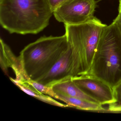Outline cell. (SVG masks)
<instances>
[{
  "label": "cell",
  "instance_id": "4",
  "mask_svg": "<svg viewBox=\"0 0 121 121\" xmlns=\"http://www.w3.org/2000/svg\"><path fill=\"white\" fill-rule=\"evenodd\" d=\"M93 75L112 87L121 78V29L114 22L107 25L102 32Z\"/></svg>",
  "mask_w": 121,
  "mask_h": 121
},
{
  "label": "cell",
  "instance_id": "8",
  "mask_svg": "<svg viewBox=\"0 0 121 121\" xmlns=\"http://www.w3.org/2000/svg\"><path fill=\"white\" fill-rule=\"evenodd\" d=\"M51 87L54 92H58L69 97L101 104L97 99L85 92L75 84L72 80L71 77L65 78L53 84Z\"/></svg>",
  "mask_w": 121,
  "mask_h": 121
},
{
  "label": "cell",
  "instance_id": "13",
  "mask_svg": "<svg viewBox=\"0 0 121 121\" xmlns=\"http://www.w3.org/2000/svg\"><path fill=\"white\" fill-rule=\"evenodd\" d=\"M117 104H121V78L112 87Z\"/></svg>",
  "mask_w": 121,
  "mask_h": 121
},
{
  "label": "cell",
  "instance_id": "3",
  "mask_svg": "<svg viewBox=\"0 0 121 121\" xmlns=\"http://www.w3.org/2000/svg\"><path fill=\"white\" fill-rule=\"evenodd\" d=\"M69 45L65 34L60 36L41 37L26 46L18 57L27 78L38 80L51 69Z\"/></svg>",
  "mask_w": 121,
  "mask_h": 121
},
{
  "label": "cell",
  "instance_id": "9",
  "mask_svg": "<svg viewBox=\"0 0 121 121\" xmlns=\"http://www.w3.org/2000/svg\"><path fill=\"white\" fill-rule=\"evenodd\" d=\"M54 92L56 95V99L65 102L68 107L87 111L107 112V108H105L103 105L99 103L69 97L58 92Z\"/></svg>",
  "mask_w": 121,
  "mask_h": 121
},
{
  "label": "cell",
  "instance_id": "2",
  "mask_svg": "<svg viewBox=\"0 0 121 121\" xmlns=\"http://www.w3.org/2000/svg\"><path fill=\"white\" fill-rule=\"evenodd\" d=\"M64 25L72 50L71 77L93 75L98 45L107 25L95 17L80 24Z\"/></svg>",
  "mask_w": 121,
  "mask_h": 121
},
{
  "label": "cell",
  "instance_id": "16",
  "mask_svg": "<svg viewBox=\"0 0 121 121\" xmlns=\"http://www.w3.org/2000/svg\"><path fill=\"white\" fill-rule=\"evenodd\" d=\"M113 22L117 23L121 29V11H119L118 15Z\"/></svg>",
  "mask_w": 121,
  "mask_h": 121
},
{
  "label": "cell",
  "instance_id": "5",
  "mask_svg": "<svg viewBox=\"0 0 121 121\" xmlns=\"http://www.w3.org/2000/svg\"><path fill=\"white\" fill-rule=\"evenodd\" d=\"M96 0H68L53 13L56 19L64 25H76L95 17Z\"/></svg>",
  "mask_w": 121,
  "mask_h": 121
},
{
  "label": "cell",
  "instance_id": "1",
  "mask_svg": "<svg viewBox=\"0 0 121 121\" xmlns=\"http://www.w3.org/2000/svg\"><path fill=\"white\" fill-rule=\"evenodd\" d=\"M53 15L47 0H0V23L10 34H39Z\"/></svg>",
  "mask_w": 121,
  "mask_h": 121
},
{
  "label": "cell",
  "instance_id": "6",
  "mask_svg": "<svg viewBox=\"0 0 121 121\" xmlns=\"http://www.w3.org/2000/svg\"><path fill=\"white\" fill-rule=\"evenodd\" d=\"M72 80L81 89L96 98L102 105L117 102L112 86L100 78L86 75L72 77Z\"/></svg>",
  "mask_w": 121,
  "mask_h": 121
},
{
  "label": "cell",
  "instance_id": "10",
  "mask_svg": "<svg viewBox=\"0 0 121 121\" xmlns=\"http://www.w3.org/2000/svg\"><path fill=\"white\" fill-rule=\"evenodd\" d=\"M0 66L5 74L8 75V68H12L20 62L19 57L15 56L10 47L1 39Z\"/></svg>",
  "mask_w": 121,
  "mask_h": 121
},
{
  "label": "cell",
  "instance_id": "14",
  "mask_svg": "<svg viewBox=\"0 0 121 121\" xmlns=\"http://www.w3.org/2000/svg\"><path fill=\"white\" fill-rule=\"evenodd\" d=\"M53 12L63 3L68 0H47Z\"/></svg>",
  "mask_w": 121,
  "mask_h": 121
},
{
  "label": "cell",
  "instance_id": "7",
  "mask_svg": "<svg viewBox=\"0 0 121 121\" xmlns=\"http://www.w3.org/2000/svg\"><path fill=\"white\" fill-rule=\"evenodd\" d=\"M72 64V50L70 44L68 49L48 71L36 81L46 86L51 87L65 78L71 77Z\"/></svg>",
  "mask_w": 121,
  "mask_h": 121
},
{
  "label": "cell",
  "instance_id": "15",
  "mask_svg": "<svg viewBox=\"0 0 121 121\" xmlns=\"http://www.w3.org/2000/svg\"><path fill=\"white\" fill-rule=\"evenodd\" d=\"M107 112H121V104H112L108 105Z\"/></svg>",
  "mask_w": 121,
  "mask_h": 121
},
{
  "label": "cell",
  "instance_id": "11",
  "mask_svg": "<svg viewBox=\"0 0 121 121\" xmlns=\"http://www.w3.org/2000/svg\"><path fill=\"white\" fill-rule=\"evenodd\" d=\"M10 79L12 82L15 81L18 82L35 92L48 95L54 98H56V93L53 91L51 87L46 86L31 79H22L17 81L12 78H10Z\"/></svg>",
  "mask_w": 121,
  "mask_h": 121
},
{
  "label": "cell",
  "instance_id": "12",
  "mask_svg": "<svg viewBox=\"0 0 121 121\" xmlns=\"http://www.w3.org/2000/svg\"><path fill=\"white\" fill-rule=\"evenodd\" d=\"M12 82L17 86L20 90H22L27 94L41 101L48 103L50 104L58 106V107L63 108L68 107V105L66 104H63L59 102H57L56 100L52 98L51 96L45 95L44 94H42V93L35 92L30 89L22 85L18 82H17L15 81H13Z\"/></svg>",
  "mask_w": 121,
  "mask_h": 121
},
{
  "label": "cell",
  "instance_id": "17",
  "mask_svg": "<svg viewBox=\"0 0 121 121\" xmlns=\"http://www.w3.org/2000/svg\"><path fill=\"white\" fill-rule=\"evenodd\" d=\"M118 11H121V0H119V6L118 8Z\"/></svg>",
  "mask_w": 121,
  "mask_h": 121
}]
</instances>
